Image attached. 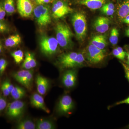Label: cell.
Instances as JSON below:
<instances>
[{
    "mask_svg": "<svg viewBox=\"0 0 129 129\" xmlns=\"http://www.w3.org/2000/svg\"><path fill=\"white\" fill-rule=\"evenodd\" d=\"M77 72L74 69H70L66 71L62 78V83L65 88L70 89L76 85L77 80Z\"/></svg>",
    "mask_w": 129,
    "mask_h": 129,
    "instance_id": "cell-11",
    "label": "cell"
},
{
    "mask_svg": "<svg viewBox=\"0 0 129 129\" xmlns=\"http://www.w3.org/2000/svg\"><path fill=\"white\" fill-rule=\"evenodd\" d=\"M122 21H123V22L124 23L129 24V15L126 16L123 19Z\"/></svg>",
    "mask_w": 129,
    "mask_h": 129,
    "instance_id": "cell-43",
    "label": "cell"
},
{
    "mask_svg": "<svg viewBox=\"0 0 129 129\" xmlns=\"http://www.w3.org/2000/svg\"><path fill=\"white\" fill-rule=\"evenodd\" d=\"M36 124V129H53L55 128V125L50 120L40 119L37 120Z\"/></svg>",
    "mask_w": 129,
    "mask_h": 129,
    "instance_id": "cell-19",
    "label": "cell"
},
{
    "mask_svg": "<svg viewBox=\"0 0 129 129\" xmlns=\"http://www.w3.org/2000/svg\"><path fill=\"white\" fill-rule=\"evenodd\" d=\"M101 11L104 14L108 16H111L113 15L115 12L114 9H108L101 8Z\"/></svg>",
    "mask_w": 129,
    "mask_h": 129,
    "instance_id": "cell-31",
    "label": "cell"
},
{
    "mask_svg": "<svg viewBox=\"0 0 129 129\" xmlns=\"http://www.w3.org/2000/svg\"><path fill=\"white\" fill-rule=\"evenodd\" d=\"M3 50V46L1 41H0V53H1Z\"/></svg>",
    "mask_w": 129,
    "mask_h": 129,
    "instance_id": "cell-45",
    "label": "cell"
},
{
    "mask_svg": "<svg viewBox=\"0 0 129 129\" xmlns=\"http://www.w3.org/2000/svg\"><path fill=\"white\" fill-rule=\"evenodd\" d=\"M17 8L20 16L29 17L33 12L34 7L30 0H17Z\"/></svg>",
    "mask_w": 129,
    "mask_h": 129,
    "instance_id": "cell-10",
    "label": "cell"
},
{
    "mask_svg": "<svg viewBox=\"0 0 129 129\" xmlns=\"http://www.w3.org/2000/svg\"><path fill=\"white\" fill-rule=\"evenodd\" d=\"M3 83H5L6 87L7 88V89L8 90L9 92H10V94H11V92H12V91L13 90L14 86L11 83H10V81L9 80H6Z\"/></svg>",
    "mask_w": 129,
    "mask_h": 129,
    "instance_id": "cell-34",
    "label": "cell"
},
{
    "mask_svg": "<svg viewBox=\"0 0 129 129\" xmlns=\"http://www.w3.org/2000/svg\"><path fill=\"white\" fill-rule=\"evenodd\" d=\"M101 8H108V9H114L115 7L114 5L112 3H109L107 4H104Z\"/></svg>",
    "mask_w": 129,
    "mask_h": 129,
    "instance_id": "cell-38",
    "label": "cell"
},
{
    "mask_svg": "<svg viewBox=\"0 0 129 129\" xmlns=\"http://www.w3.org/2000/svg\"><path fill=\"white\" fill-rule=\"evenodd\" d=\"M78 54L77 52H73L62 55L58 59L60 66L63 69L76 67V58Z\"/></svg>",
    "mask_w": 129,
    "mask_h": 129,
    "instance_id": "cell-9",
    "label": "cell"
},
{
    "mask_svg": "<svg viewBox=\"0 0 129 129\" xmlns=\"http://www.w3.org/2000/svg\"><path fill=\"white\" fill-rule=\"evenodd\" d=\"M6 69L4 67H2V66L0 65V74L1 75L3 74L4 72H5V70Z\"/></svg>",
    "mask_w": 129,
    "mask_h": 129,
    "instance_id": "cell-44",
    "label": "cell"
},
{
    "mask_svg": "<svg viewBox=\"0 0 129 129\" xmlns=\"http://www.w3.org/2000/svg\"><path fill=\"white\" fill-rule=\"evenodd\" d=\"M30 70L25 69L18 71L14 73L13 75V77L18 82L21 84L25 77L30 72Z\"/></svg>",
    "mask_w": 129,
    "mask_h": 129,
    "instance_id": "cell-23",
    "label": "cell"
},
{
    "mask_svg": "<svg viewBox=\"0 0 129 129\" xmlns=\"http://www.w3.org/2000/svg\"><path fill=\"white\" fill-rule=\"evenodd\" d=\"M123 66L124 68L126 77L128 80L129 82V66L124 64H123Z\"/></svg>",
    "mask_w": 129,
    "mask_h": 129,
    "instance_id": "cell-41",
    "label": "cell"
},
{
    "mask_svg": "<svg viewBox=\"0 0 129 129\" xmlns=\"http://www.w3.org/2000/svg\"><path fill=\"white\" fill-rule=\"evenodd\" d=\"M11 30L9 24L4 21V20L0 21V33H8Z\"/></svg>",
    "mask_w": 129,
    "mask_h": 129,
    "instance_id": "cell-28",
    "label": "cell"
},
{
    "mask_svg": "<svg viewBox=\"0 0 129 129\" xmlns=\"http://www.w3.org/2000/svg\"><path fill=\"white\" fill-rule=\"evenodd\" d=\"M55 30L58 45L64 49L71 48L73 35L69 27L63 23L58 22L56 25Z\"/></svg>",
    "mask_w": 129,
    "mask_h": 129,
    "instance_id": "cell-1",
    "label": "cell"
},
{
    "mask_svg": "<svg viewBox=\"0 0 129 129\" xmlns=\"http://www.w3.org/2000/svg\"><path fill=\"white\" fill-rule=\"evenodd\" d=\"M33 80V72L31 70L23 81L21 84L24 86L28 90H30L32 88Z\"/></svg>",
    "mask_w": 129,
    "mask_h": 129,
    "instance_id": "cell-24",
    "label": "cell"
},
{
    "mask_svg": "<svg viewBox=\"0 0 129 129\" xmlns=\"http://www.w3.org/2000/svg\"><path fill=\"white\" fill-rule=\"evenodd\" d=\"M25 107V103L23 102L16 100L8 104L7 114L12 118H19L23 114Z\"/></svg>",
    "mask_w": 129,
    "mask_h": 129,
    "instance_id": "cell-6",
    "label": "cell"
},
{
    "mask_svg": "<svg viewBox=\"0 0 129 129\" xmlns=\"http://www.w3.org/2000/svg\"><path fill=\"white\" fill-rule=\"evenodd\" d=\"M105 2V0H82L80 4L92 10H96L101 8Z\"/></svg>",
    "mask_w": 129,
    "mask_h": 129,
    "instance_id": "cell-16",
    "label": "cell"
},
{
    "mask_svg": "<svg viewBox=\"0 0 129 129\" xmlns=\"http://www.w3.org/2000/svg\"><path fill=\"white\" fill-rule=\"evenodd\" d=\"M3 0L0 1V21L4 20L6 13L3 5Z\"/></svg>",
    "mask_w": 129,
    "mask_h": 129,
    "instance_id": "cell-30",
    "label": "cell"
},
{
    "mask_svg": "<svg viewBox=\"0 0 129 129\" xmlns=\"http://www.w3.org/2000/svg\"><path fill=\"white\" fill-rule=\"evenodd\" d=\"M25 58L28 61L32 68L36 67L37 63L33 53H30L29 52H27L25 53Z\"/></svg>",
    "mask_w": 129,
    "mask_h": 129,
    "instance_id": "cell-27",
    "label": "cell"
},
{
    "mask_svg": "<svg viewBox=\"0 0 129 129\" xmlns=\"http://www.w3.org/2000/svg\"><path fill=\"white\" fill-rule=\"evenodd\" d=\"M118 51L120 53V54L122 55L125 58L126 56L127 55V53L122 48V47H118L116 48Z\"/></svg>",
    "mask_w": 129,
    "mask_h": 129,
    "instance_id": "cell-42",
    "label": "cell"
},
{
    "mask_svg": "<svg viewBox=\"0 0 129 129\" xmlns=\"http://www.w3.org/2000/svg\"><path fill=\"white\" fill-rule=\"evenodd\" d=\"M11 55L13 57L14 61L16 64H20L23 60V52L21 50H19L14 51L11 53Z\"/></svg>",
    "mask_w": 129,
    "mask_h": 129,
    "instance_id": "cell-26",
    "label": "cell"
},
{
    "mask_svg": "<svg viewBox=\"0 0 129 129\" xmlns=\"http://www.w3.org/2000/svg\"><path fill=\"white\" fill-rule=\"evenodd\" d=\"M33 1H35V0H33Z\"/></svg>",
    "mask_w": 129,
    "mask_h": 129,
    "instance_id": "cell-48",
    "label": "cell"
},
{
    "mask_svg": "<svg viewBox=\"0 0 129 129\" xmlns=\"http://www.w3.org/2000/svg\"><path fill=\"white\" fill-rule=\"evenodd\" d=\"M85 61V57L82 53H78L76 58V67H80Z\"/></svg>",
    "mask_w": 129,
    "mask_h": 129,
    "instance_id": "cell-29",
    "label": "cell"
},
{
    "mask_svg": "<svg viewBox=\"0 0 129 129\" xmlns=\"http://www.w3.org/2000/svg\"><path fill=\"white\" fill-rule=\"evenodd\" d=\"M36 82L38 93L42 95L45 94L50 85L48 79L40 75H38L36 76Z\"/></svg>",
    "mask_w": 129,
    "mask_h": 129,
    "instance_id": "cell-14",
    "label": "cell"
},
{
    "mask_svg": "<svg viewBox=\"0 0 129 129\" xmlns=\"http://www.w3.org/2000/svg\"><path fill=\"white\" fill-rule=\"evenodd\" d=\"M22 67L23 68L26 70H30L32 69L30 63L26 58H25V60L24 61L22 65Z\"/></svg>",
    "mask_w": 129,
    "mask_h": 129,
    "instance_id": "cell-36",
    "label": "cell"
},
{
    "mask_svg": "<svg viewBox=\"0 0 129 129\" xmlns=\"http://www.w3.org/2000/svg\"><path fill=\"white\" fill-rule=\"evenodd\" d=\"M7 106V102L4 98L0 95V112L4 110Z\"/></svg>",
    "mask_w": 129,
    "mask_h": 129,
    "instance_id": "cell-33",
    "label": "cell"
},
{
    "mask_svg": "<svg viewBox=\"0 0 129 129\" xmlns=\"http://www.w3.org/2000/svg\"><path fill=\"white\" fill-rule=\"evenodd\" d=\"M123 104H129V96L127 98H126V99H124V100L117 102L116 103L115 105H118Z\"/></svg>",
    "mask_w": 129,
    "mask_h": 129,
    "instance_id": "cell-40",
    "label": "cell"
},
{
    "mask_svg": "<svg viewBox=\"0 0 129 129\" xmlns=\"http://www.w3.org/2000/svg\"><path fill=\"white\" fill-rule=\"evenodd\" d=\"M8 63L6 60L3 58L0 59V65L6 69L8 66Z\"/></svg>",
    "mask_w": 129,
    "mask_h": 129,
    "instance_id": "cell-39",
    "label": "cell"
},
{
    "mask_svg": "<svg viewBox=\"0 0 129 129\" xmlns=\"http://www.w3.org/2000/svg\"><path fill=\"white\" fill-rule=\"evenodd\" d=\"M31 105L34 107L41 109L47 113H50V111L46 107L43 97L39 94L35 93L32 95L30 100Z\"/></svg>",
    "mask_w": 129,
    "mask_h": 129,
    "instance_id": "cell-13",
    "label": "cell"
},
{
    "mask_svg": "<svg viewBox=\"0 0 129 129\" xmlns=\"http://www.w3.org/2000/svg\"><path fill=\"white\" fill-rule=\"evenodd\" d=\"M16 128L18 129H36V124L32 120L25 119L18 122Z\"/></svg>",
    "mask_w": 129,
    "mask_h": 129,
    "instance_id": "cell-20",
    "label": "cell"
},
{
    "mask_svg": "<svg viewBox=\"0 0 129 129\" xmlns=\"http://www.w3.org/2000/svg\"><path fill=\"white\" fill-rule=\"evenodd\" d=\"M72 22L76 38L82 41L85 39L87 32V23L85 14L78 12L73 14Z\"/></svg>",
    "mask_w": 129,
    "mask_h": 129,
    "instance_id": "cell-2",
    "label": "cell"
},
{
    "mask_svg": "<svg viewBox=\"0 0 129 129\" xmlns=\"http://www.w3.org/2000/svg\"><path fill=\"white\" fill-rule=\"evenodd\" d=\"M53 0H36V3L37 5H45L51 2Z\"/></svg>",
    "mask_w": 129,
    "mask_h": 129,
    "instance_id": "cell-37",
    "label": "cell"
},
{
    "mask_svg": "<svg viewBox=\"0 0 129 129\" xmlns=\"http://www.w3.org/2000/svg\"><path fill=\"white\" fill-rule=\"evenodd\" d=\"M3 5L7 14L11 15L15 12L14 0H4Z\"/></svg>",
    "mask_w": 129,
    "mask_h": 129,
    "instance_id": "cell-22",
    "label": "cell"
},
{
    "mask_svg": "<svg viewBox=\"0 0 129 129\" xmlns=\"http://www.w3.org/2000/svg\"><path fill=\"white\" fill-rule=\"evenodd\" d=\"M110 23V20L107 17H99L95 21L94 27L97 32L103 34L108 30Z\"/></svg>",
    "mask_w": 129,
    "mask_h": 129,
    "instance_id": "cell-12",
    "label": "cell"
},
{
    "mask_svg": "<svg viewBox=\"0 0 129 129\" xmlns=\"http://www.w3.org/2000/svg\"><path fill=\"white\" fill-rule=\"evenodd\" d=\"M74 107V104L72 97L69 95H64L58 103L57 111L60 115H66L72 112Z\"/></svg>",
    "mask_w": 129,
    "mask_h": 129,
    "instance_id": "cell-7",
    "label": "cell"
},
{
    "mask_svg": "<svg viewBox=\"0 0 129 129\" xmlns=\"http://www.w3.org/2000/svg\"><path fill=\"white\" fill-rule=\"evenodd\" d=\"M113 55L116 58L119 60H124L125 58L118 51L117 49L116 48L113 49L112 51Z\"/></svg>",
    "mask_w": 129,
    "mask_h": 129,
    "instance_id": "cell-32",
    "label": "cell"
},
{
    "mask_svg": "<svg viewBox=\"0 0 129 129\" xmlns=\"http://www.w3.org/2000/svg\"><path fill=\"white\" fill-rule=\"evenodd\" d=\"M22 41L21 36L18 34L12 35L6 39L5 41V46L12 48L17 46L21 44Z\"/></svg>",
    "mask_w": 129,
    "mask_h": 129,
    "instance_id": "cell-18",
    "label": "cell"
},
{
    "mask_svg": "<svg viewBox=\"0 0 129 129\" xmlns=\"http://www.w3.org/2000/svg\"><path fill=\"white\" fill-rule=\"evenodd\" d=\"M52 15L56 19L61 18L72 12V9L62 1H56L53 3L52 7Z\"/></svg>",
    "mask_w": 129,
    "mask_h": 129,
    "instance_id": "cell-8",
    "label": "cell"
},
{
    "mask_svg": "<svg viewBox=\"0 0 129 129\" xmlns=\"http://www.w3.org/2000/svg\"><path fill=\"white\" fill-rule=\"evenodd\" d=\"M58 43L56 38L46 35L41 36L39 45L41 51L47 56L55 55L57 51Z\"/></svg>",
    "mask_w": 129,
    "mask_h": 129,
    "instance_id": "cell-3",
    "label": "cell"
},
{
    "mask_svg": "<svg viewBox=\"0 0 129 129\" xmlns=\"http://www.w3.org/2000/svg\"><path fill=\"white\" fill-rule=\"evenodd\" d=\"M117 14L119 19L122 21L129 15V0H125L119 5Z\"/></svg>",
    "mask_w": 129,
    "mask_h": 129,
    "instance_id": "cell-15",
    "label": "cell"
},
{
    "mask_svg": "<svg viewBox=\"0 0 129 129\" xmlns=\"http://www.w3.org/2000/svg\"><path fill=\"white\" fill-rule=\"evenodd\" d=\"M119 36V32L118 30L116 28H113L111 30L109 41L113 45H116L118 43Z\"/></svg>",
    "mask_w": 129,
    "mask_h": 129,
    "instance_id": "cell-25",
    "label": "cell"
},
{
    "mask_svg": "<svg viewBox=\"0 0 129 129\" xmlns=\"http://www.w3.org/2000/svg\"><path fill=\"white\" fill-rule=\"evenodd\" d=\"M127 59H128V63L129 66V52L128 53H127Z\"/></svg>",
    "mask_w": 129,
    "mask_h": 129,
    "instance_id": "cell-46",
    "label": "cell"
},
{
    "mask_svg": "<svg viewBox=\"0 0 129 129\" xmlns=\"http://www.w3.org/2000/svg\"><path fill=\"white\" fill-rule=\"evenodd\" d=\"M106 51L98 48L90 43L86 49V57L89 62L96 64L102 61L106 55Z\"/></svg>",
    "mask_w": 129,
    "mask_h": 129,
    "instance_id": "cell-5",
    "label": "cell"
},
{
    "mask_svg": "<svg viewBox=\"0 0 129 129\" xmlns=\"http://www.w3.org/2000/svg\"><path fill=\"white\" fill-rule=\"evenodd\" d=\"M1 89L2 91L3 95L5 96H7L10 94V92L7 89V88L6 87L5 83H3L2 85Z\"/></svg>",
    "mask_w": 129,
    "mask_h": 129,
    "instance_id": "cell-35",
    "label": "cell"
},
{
    "mask_svg": "<svg viewBox=\"0 0 129 129\" xmlns=\"http://www.w3.org/2000/svg\"><path fill=\"white\" fill-rule=\"evenodd\" d=\"M126 35H127V36L129 37V28L127 30H126Z\"/></svg>",
    "mask_w": 129,
    "mask_h": 129,
    "instance_id": "cell-47",
    "label": "cell"
},
{
    "mask_svg": "<svg viewBox=\"0 0 129 129\" xmlns=\"http://www.w3.org/2000/svg\"><path fill=\"white\" fill-rule=\"evenodd\" d=\"M12 97L15 100H18L25 96L26 92L23 88L16 86H14L11 93Z\"/></svg>",
    "mask_w": 129,
    "mask_h": 129,
    "instance_id": "cell-21",
    "label": "cell"
},
{
    "mask_svg": "<svg viewBox=\"0 0 129 129\" xmlns=\"http://www.w3.org/2000/svg\"><path fill=\"white\" fill-rule=\"evenodd\" d=\"M34 15L38 25L46 26L51 23L50 7L47 5H38L33 10Z\"/></svg>",
    "mask_w": 129,
    "mask_h": 129,
    "instance_id": "cell-4",
    "label": "cell"
},
{
    "mask_svg": "<svg viewBox=\"0 0 129 129\" xmlns=\"http://www.w3.org/2000/svg\"><path fill=\"white\" fill-rule=\"evenodd\" d=\"M90 43L102 50H104L107 45L106 36L102 34L97 35L94 36Z\"/></svg>",
    "mask_w": 129,
    "mask_h": 129,
    "instance_id": "cell-17",
    "label": "cell"
}]
</instances>
